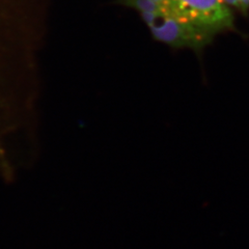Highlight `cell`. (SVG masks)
Returning a JSON list of instances; mask_svg holds the SVG:
<instances>
[{
	"mask_svg": "<svg viewBox=\"0 0 249 249\" xmlns=\"http://www.w3.org/2000/svg\"><path fill=\"white\" fill-rule=\"evenodd\" d=\"M156 40L174 48L201 49L211 42L213 31L200 27L174 11H165L142 19Z\"/></svg>",
	"mask_w": 249,
	"mask_h": 249,
	"instance_id": "obj_1",
	"label": "cell"
},
{
	"mask_svg": "<svg viewBox=\"0 0 249 249\" xmlns=\"http://www.w3.org/2000/svg\"><path fill=\"white\" fill-rule=\"evenodd\" d=\"M175 13L216 35L233 26L230 6L223 0H174Z\"/></svg>",
	"mask_w": 249,
	"mask_h": 249,
	"instance_id": "obj_2",
	"label": "cell"
},
{
	"mask_svg": "<svg viewBox=\"0 0 249 249\" xmlns=\"http://www.w3.org/2000/svg\"><path fill=\"white\" fill-rule=\"evenodd\" d=\"M241 12H246L249 9V0H240Z\"/></svg>",
	"mask_w": 249,
	"mask_h": 249,
	"instance_id": "obj_3",
	"label": "cell"
}]
</instances>
